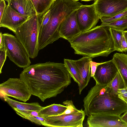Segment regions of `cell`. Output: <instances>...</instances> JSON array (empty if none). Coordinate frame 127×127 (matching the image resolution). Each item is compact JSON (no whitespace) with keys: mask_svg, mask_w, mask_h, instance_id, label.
<instances>
[{"mask_svg":"<svg viewBox=\"0 0 127 127\" xmlns=\"http://www.w3.org/2000/svg\"><path fill=\"white\" fill-rule=\"evenodd\" d=\"M76 19L81 32L88 31L95 26L99 18L93 3L83 5L77 10Z\"/></svg>","mask_w":127,"mask_h":127,"instance_id":"30bf717a","label":"cell"},{"mask_svg":"<svg viewBox=\"0 0 127 127\" xmlns=\"http://www.w3.org/2000/svg\"><path fill=\"white\" fill-rule=\"evenodd\" d=\"M5 46L3 38V34L1 32L0 33V48Z\"/></svg>","mask_w":127,"mask_h":127,"instance_id":"836d02e7","label":"cell"},{"mask_svg":"<svg viewBox=\"0 0 127 127\" xmlns=\"http://www.w3.org/2000/svg\"><path fill=\"white\" fill-rule=\"evenodd\" d=\"M107 85L110 89V94L115 95H118L117 92L118 89L125 87L123 79L119 71Z\"/></svg>","mask_w":127,"mask_h":127,"instance_id":"603a6c76","label":"cell"},{"mask_svg":"<svg viewBox=\"0 0 127 127\" xmlns=\"http://www.w3.org/2000/svg\"><path fill=\"white\" fill-rule=\"evenodd\" d=\"M117 94L119 97L127 103V87L118 89Z\"/></svg>","mask_w":127,"mask_h":127,"instance_id":"f546056e","label":"cell"},{"mask_svg":"<svg viewBox=\"0 0 127 127\" xmlns=\"http://www.w3.org/2000/svg\"><path fill=\"white\" fill-rule=\"evenodd\" d=\"M68 41L75 54L92 58L107 57L116 51L110 28L101 25L81 32Z\"/></svg>","mask_w":127,"mask_h":127,"instance_id":"7a4b0ae2","label":"cell"},{"mask_svg":"<svg viewBox=\"0 0 127 127\" xmlns=\"http://www.w3.org/2000/svg\"><path fill=\"white\" fill-rule=\"evenodd\" d=\"M5 1H6L7 2V4H9L10 1L11 0H4Z\"/></svg>","mask_w":127,"mask_h":127,"instance_id":"8d00e7d4","label":"cell"},{"mask_svg":"<svg viewBox=\"0 0 127 127\" xmlns=\"http://www.w3.org/2000/svg\"><path fill=\"white\" fill-rule=\"evenodd\" d=\"M67 108L65 105L53 104L43 107L38 112L42 116L45 117L61 114Z\"/></svg>","mask_w":127,"mask_h":127,"instance_id":"ffe728a7","label":"cell"},{"mask_svg":"<svg viewBox=\"0 0 127 127\" xmlns=\"http://www.w3.org/2000/svg\"><path fill=\"white\" fill-rule=\"evenodd\" d=\"M118 71L113 59L101 63L96 68L93 78L96 83L107 85L115 77Z\"/></svg>","mask_w":127,"mask_h":127,"instance_id":"4fadbf2b","label":"cell"},{"mask_svg":"<svg viewBox=\"0 0 127 127\" xmlns=\"http://www.w3.org/2000/svg\"><path fill=\"white\" fill-rule=\"evenodd\" d=\"M86 115L82 109L67 114L49 116L44 117L42 125L52 127H82Z\"/></svg>","mask_w":127,"mask_h":127,"instance_id":"ba28073f","label":"cell"},{"mask_svg":"<svg viewBox=\"0 0 127 127\" xmlns=\"http://www.w3.org/2000/svg\"><path fill=\"white\" fill-rule=\"evenodd\" d=\"M13 110L18 115L23 118L28 120L37 125H42L44 122L45 118L39 114V111L21 110L16 109Z\"/></svg>","mask_w":127,"mask_h":127,"instance_id":"d6986e66","label":"cell"},{"mask_svg":"<svg viewBox=\"0 0 127 127\" xmlns=\"http://www.w3.org/2000/svg\"><path fill=\"white\" fill-rule=\"evenodd\" d=\"M127 51V42L123 35L121 43L120 52H123Z\"/></svg>","mask_w":127,"mask_h":127,"instance_id":"1f68e13d","label":"cell"},{"mask_svg":"<svg viewBox=\"0 0 127 127\" xmlns=\"http://www.w3.org/2000/svg\"><path fill=\"white\" fill-rule=\"evenodd\" d=\"M37 15H41L50 8L56 0H31Z\"/></svg>","mask_w":127,"mask_h":127,"instance_id":"7402d4cb","label":"cell"},{"mask_svg":"<svg viewBox=\"0 0 127 127\" xmlns=\"http://www.w3.org/2000/svg\"><path fill=\"white\" fill-rule=\"evenodd\" d=\"M7 5L5 1L4 0H1L0 1V20L3 16L4 12Z\"/></svg>","mask_w":127,"mask_h":127,"instance_id":"d6a6232c","label":"cell"},{"mask_svg":"<svg viewBox=\"0 0 127 127\" xmlns=\"http://www.w3.org/2000/svg\"><path fill=\"white\" fill-rule=\"evenodd\" d=\"M71 77L64 63L50 61L30 65L20 75L32 95L43 102L63 92L71 84Z\"/></svg>","mask_w":127,"mask_h":127,"instance_id":"6da1fadb","label":"cell"},{"mask_svg":"<svg viewBox=\"0 0 127 127\" xmlns=\"http://www.w3.org/2000/svg\"><path fill=\"white\" fill-rule=\"evenodd\" d=\"M6 49L5 46L0 48V73L2 72V69L6 59Z\"/></svg>","mask_w":127,"mask_h":127,"instance_id":"83f0119b","label":"cell"},{"mask_svg":"<svg viewBox=\"0 0 127 127\" xmlns=\"http://www.w3.org/2000/svg\"><path fill=\"white\" fill-rule=\"evenodd\" d=\"M127 17V9L114 16L109 18H102L100 19L102 23H108L113 21Z\"/></svg>","mask_w":127,"mask_h":127,"instance_id":"484cf974","label":"cell"},{"mask_svg":"<svg viewBox=\"0 0 127 127\" xmlns=\"http://www.w3.org/2000/svg\"><path fill=\"white\" fill-rule=\"evenodd\" d=\"M92 61V58L84 56L79 59L74 60L81 78L80 84L78 86L80 94L87 85L91 77V64Z\"/></svg>","mask_w":127,"mask_h":127,"instance_id":"9a60e30c","label":"cell"},{"mask_svg":"<svg viewBox=\"0 0 127 127\" xmlns=\"http://www.w3.org/2000/svg\"><path fill=\"white\" fill-rule=\"evenodd\" d=\"M4 100L14 109L21 110L34 111H39L43 107L37 102L27 103L19 102L12 99L8 96H4Z\"/></svg>","mask_w":127,"mask_h":127,"instance_id":"ac0fdd59","label":"cell"},{"mask_svg":"<svg viewBox=\"0 0 127 127\" xmlns=\"http://www.w3.org/2000/svg\"><path fill=\"white\" fill-rule=\"evenodd\" d=\"M77 10L73 11L61 23L59 29L61 37L68 40L81 32L76 19Z\"/></svg>","mask_w":127,"mask_h":127,"instance_id":"5bb4252c","label":"cell"},{"mask_svg":"<svg viewBox=\"0 0 127 127\" xmlns=\"http://www.w3.org/2000/svg\"><path fill=\"white\" fill-rule=\"evenodd\" d=\"M94 3L100 19L114 16L127 9V0H95Z\"/></svg>","mask_w":127,"mask_h":127,"instance_id":"9c48e42d","label":"cell"},{"mask_svg":"<svg viewBox=\"0 0 127 127\" xmlns=\"http://www.w3.org/2000/svg\"><path fill=\"white\" fill-rule=\"evenodd\" d=\"M93 62L92 61L91 64V77H93L94 76L97 66L100 64Z\"/></svg>","mask_w":127,"mask_h":127,"instance_id":"4dcf8cb0","label":"cell"},{"mask_svg":"<svg viewBox=\"0 0 127 127\" xmlns=\"http://www.w3.org/2000/svg\"><path fill=\"white\" fill-rule=\"evenodd\" d=\"M63 104L64 105H65L67 106V108L62 114H70L72 112L77 111L79 110L75 107L71 100H66L63 102Z\"/></svg>","mask_w":127,"mask_h":127,"instance_id":"4316f807","label":"cell"},{"mask_svg":"<svg viewBox=\"0 0 127 127\" xmlns=\"http://www.w3.org/2000/svg\"><path fill=\"white\" fill-rule=\"evenodd\" d=\"M80 0L82 1H90L93 0Z\"/></svg>","mask_w":127,"mask_h":127,"instance_id":"74e56055","label":"cell"},{"mask_svg":"<svg viewBox=\"0 0 127 127\" xmlns=\"http://www.w3.org/2000/svg\"><path fill=\"white\" fill-rule=\"evenodd\" d=\"M41 15L30 17L17 29L15 34L32 59L37 56L39 51L38 40Z\"/></svg>","mask_w":127,"mask_h":127,"instance_id":"5b68a950","label":"cell"},{"mask_svg":"<svg viewBox=\"0 0 127 127\" xmlns=\"http://www.w3.org/2000/svg\"><path fill=\"white\" fill-rule=\"evenodd\" d=\"M122 119L127 123V111L124 113V114L121 117Z\"/></svg>","mask_w":127,"mask_h":127,"instance_id":"e575fe53","label":"cell"},{"mask_svg":"<svg viewBox=\"0 0 127 127\" xmlns=\"http://www.w3.org/2000/svg\"><path fill=\"white\" fill-rule=\"evenodd\" d=\"M64 64L71 77L77 83L78 86L80 85L81 80V76L74 60L64 59Z\"/></svg>","mask_w":127,"mask_h":127,"instance_id":"44dd1931","label":"cell"},{"mask_svg":"<svg viewBox=\"0 0 127 127\" xmlns=\"http://www.w3.org/2000/svg\"><path fill=\"white\" fill-rule=\"evenodd\" d=\"M123 35L127 42V30L123 31Z\"/></svg>","mask_w":127,"mask_h":127,"instance_id":"d590c367","label":"cell"},{"mask_svg":"<svg viewBox=\"0 0 127 127\" xmlns=\"http://www.w3.org/2000/svg\"><path fill=\"white\" fill-rule=\"evenodd\" d=\"M73 1H78L79 0H72Z\"/></svg>","mask_w":127,"mask_h":127,"instance_id":"f35d334b","label":"cell"},{"mask_svg":"<svg viewBox=\"0 0 127 127\" xmlns=\"http://www.w3.org/2000/svg\"><path fill=\"white\" fill-rule=\"evenodd\" d=\"M83 4L72 0H56L50 8L49 20L40 29L38 40L39 50L43 49L61 38L59 29L63 20Z\"/></svg>","mask_w":127,"mask_h":127,"instance_id":"277c9868","label":"cell"},{"mask_svg":"<svg viewBox=\"0 0 127 127\" xmlns=\"http://www.w3.org/2000/svg\"><path fill=\"white\" fill-rule=\"evenodd\" d=\"M0 92L3 96H11L25 102L32 95L27 85L20 78H10L0 84Z\"/></svg>","mask_w":127,"mask_h":127,"instance_id":"52a82bcc","label":"cell"},{"mask_svg":"<svg viewBox=\"0 0 127 127\" xmlns=\"http://www.w3.org/2000/svg\"><path fill=\"white\" fill-rule=\"evenodd\" d=\"M31 17L21 14L7 4L0 20V27L6 28L15 34L17 29Z\"/></svg>","mask_w":127,"mask_h":127,"instance_id":"7c38bea8","label":"cell"},{"mask_svg":"<svg viewBox=\"0 0 127 127\" xmlns=\"http://www.w3.org/2000/svg\"><path fill=\"white\" fill-rule=\"evenodd\" d=\"M110 92L107 85L96 83L83 100L86 115L88 117L104 113L120 116L127 111V103Z\"/></svg>","mask_w":127,"mask_h":127,"instance_id":"3957f363","label":"cell"},{"mask_svg":"<svg viewBox=\"0 0 127 127\" xmlns=\"http://www.w3.org/2000/svg\"><path fill=\"white\" fill-rule=\"evenodd\" d=\"M112 59L123 79L125 87H127V54L116 53Z\"/></svg>","mask_w":127,"mask_h":127,"instance_id":"e0dca14e","label":"cell"},{"mask_svg":"<svg viewBox=\"0 0 127 127\" xmlns=\"http://www.w3.org/2000/svg\"><path fill=\"white\" fill-rule=\"evenodd\" d=\"M101 25L124 31L127 29V17L117 20L108 23H102Z\"/></svg>","mask_w":127,"mask_h":127,"instance_id":"d4e9b609","label":"cell"},{"mask_svg":"<svg viewBox=\"0 0 127 127\" xmlns=\"http://www.w3.org/2000/svg\"><path fill=\"white\" fill-rule=\"evenodd\" d=\"M8 5L23 15L30 17L37 15L31 0H11Z\"/></svg>","mask_w":127,"mask_h":127,"instance_id":"2e32d148","label":"cell"},{"mask_svg":"<svg viewBox=\"0 0 127 127\" xmlns=\"http://www.w3.org/2000/svg\"><path fill=\"white\" fill-rule=\"evenodd\" d=\"M110 30L114 42L116 51L120 52L124 31L110 28Z\"/></svg>","mask_w":127,"mask_h":127,"instance_id":"cb8c5ba5","label":"cell"},{"mask_svg":"<svg viewBox=\"0 0 127 127\" xmlns=\"http://www.w3.org/2000/svg\"><path fill=\"white\" fill-rule=\"evenodd\" d=\"M87 124L89 127H127V123L120 116L104 113L88 116Z\"/></svg>","mask_w":127,"mask_h":127,"instance_id":"8fae6325","label":"cell"},{"mask_svg":"<svg viewBox=\"0 0 127 127\" xmlns=\"http://www.w3.org/2000/svg\"><path fill=\"white\" fill-rule=\"evenodd\" d=\"M3 38L7 56L17 66L23 69L31 64L30 57L24 47L15 36L6 33Z\"/></svg>","mask_w":127,"mask_h":127,"instance_id":"8992f818","label":"cell"},{"mask_svg":"<svg viewBox=\"0 0 127 127\" xmlns=\"http://www.w3.org/2000/svg\"><path fill=\"white\" fill-rule=\"evenodd\" d=\"M50 8L41 15V24L40 29L45 26L47 23L50 18Z\"/></svg>","mask_w":127,"mask_h":127,"instance_id":"f1b7e54d","label":"cell"}]
</instances>
